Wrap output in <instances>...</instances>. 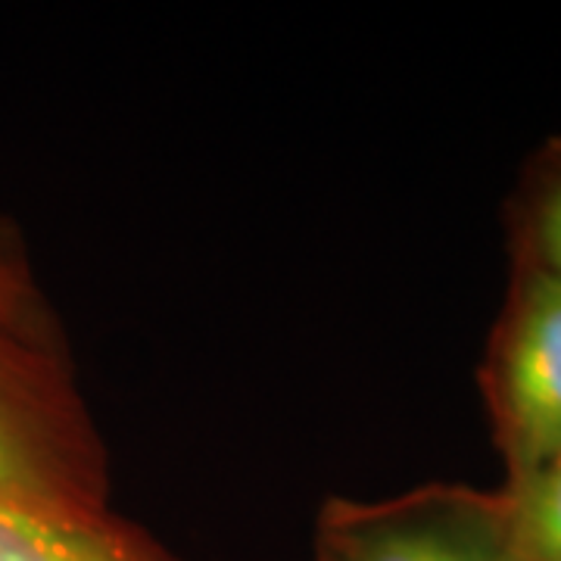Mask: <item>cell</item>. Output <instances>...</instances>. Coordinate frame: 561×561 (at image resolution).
I'll return each instance as SVG.
<instances>
[{
  "label": "cell",
  "mask_w": 561,
  "mask_h": 561,
  "mask_svg": "<svg viewBox=\"0 0 561 561\" xmlns=\"http://www.w3.org/2000/svg\"><path fill=\"white\" fill-rule=\"evenodd\" d=\"M0 505L60 522L113 515L110 453L62 343L0 319Z\"/></svg>",
  "instance_id": "obj_1"
},
{
  "label": "cell",
  "mask_w": 561,
  "mask_h": 561,
  "mask_svg": "<svg viewBox=\"0 0 561 561\" xmlns=\"http://www.w3.org/2000/svg\"><path fill=\"white\" fill-rule=\"evenodd\" d=\"M481 387L505 490L561 456V278L518 265L486 350Z\"/></svg>",
  "instance_id": "obj_2"
},
{
  "label": "cell",
  "mask_w": 561,
  "mask_h": 561,
  "mask_svg": "<svg viewBox=\"0 0 561 561\" xmlns=\"http://www.w3.org/2000/svg\"><path fill=\"white\" fill-rule=\"evenodd\" d=\"M316 561H515L505 490L424 483L383 500L324 502Z\"/></svg>",
  "instance_id": "obj_3"
},
{
  "label": "cell",
  "mask_w": 561,
  "mask_h": 561,
  "mask_svg": "<svg viewBox=\"0 0 561 561\" xmlns=\"http://www.w3.org/2000/svg\"><path fill=\"white\" fill-rule=\"evenodd\" d=\"M0 561H187L122 515L60 522L0 505Z\"/></svg>",
  "instance_id": "obj_4"
},
{
  "label": "cell",
  "mask_w": 561,
  "mask_h": 561,
  "mask_svg": "<svg viewBox=\"0 0 561 561\" xmlns=\"http://www.w3.org/2000/svg\"><path fill=\"white\" fill-rule=\"evenodd\" d=\"M518 265L561 278V140L534 169L518 216Z\"/></svg>",
  "instance_id": "obj_5"
},
{
  "label": "cell",
  "mask_w": 561,
  "mask_h": 561,
  "mask_svg": "<svg viewBox=\"0 0 561 561\" xmlns=\"http://www.w3.org/2000/svg\"><path fill=\"white\" fill-rule=\"evenodd\" d=\"M505 496L512 502L515 561H561V456Z\"/></svg>",
  "instance_id": "obj_6"
},
{
  "label": "cell",
  "mask_w": 561,
  "mask_h": 561,
  "mask_svg": "<svg viewBox=\"0 0 561 561\" xmlns=\"http://www.w3.org/2000/svg\"><path fill=\"white\" fill-rule=\"evenodd\" d=\"M0 319L35 334L41 341H60L57 316L41 290L25 253L20 231L0 216Z\"/></svg>",
  "instance_id": "obj_7"
}]
</instances>
